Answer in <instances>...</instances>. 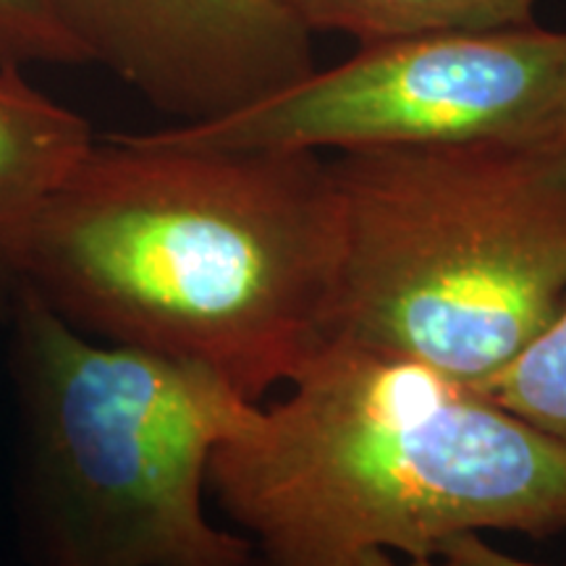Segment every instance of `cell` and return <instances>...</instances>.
Segmentation results:
<instances>
[{
  "instance_id": "obj_6",
  "label": "cell",
  "mask_w": 566,
  "mask_h": 566,
  "mask_svg": "<svg viewBox=\"0 0 566 566\" xmlns=\"http://www.w3.org/2000/svg\"><path fill=\"white\" fill-rule=\"evenodd\" d=\"M82 63L153 108L205 124L310 76L313 34L279 0H48Z\"/></svg>"
},
{
  "instance_id": "obj_1",
  "label": "cell",
  "mask_w": 566,
  "mask_h": 566,
  "mask_svg": "<svg viewBox=\"0 0 566 566\" xmlns=\"http://www.w3.org/2000/svg\"><path fill=\"white\" fill-rule=\"evenodd\" d=\"M338 260L321 153L113 134L42 205L21 289L82 334L200 365L258 405L331 344Z\"/></svg>"
},
{
  "instance_id": "obj_9",
  "label": "cell",
  "mask_w": 566,
  "mask_h": 566,
  "mask_svg": "<svg viewBox=\"0 0 566 566\" xmlns=\"http://www.w3.org/2000/svg\"><path fill=\"white\" fill-rule=\"evenodd\" d=\"M483 391L566 449V302L556 321Z\"/></svg>"
},
{
  "instance_id": "obj_11",
  "label": "cell",
  "mask_w": 566,
  "mask_h": 566,
  "mask_svg": "<svg viewBox=\"0 0 566 566\" xmlns=\"http://www.w3.org/2000/svg\"><path fill=\"white\" fill-rule=\"evenodd\" d=\"M438 556H443L446 562L457 566H546V564L522 562V558L506 556L504 551L488 546L483 535H475V533L451 537Z\"/></svg>"
},
{
  "instance_id": "obj_10",
  "label": "cell",
  "mask_w": 566,
  "mask_h": 566,
  "mask_svg": "<svg viewBox=\"0 0 566 566\" xmlns=\"http://www.w3.org/2000/svg\"><path fill=\"white\" fill-rule=\"evenodd\" d=\"M82 63L48 0H0V66Z\"/></svg>"
},
{
  "instance_id": "obj_4",
  "label": "cell",
  "mask_w": 566,
  "mask_h": 566,
  "mask_svg": "<svg viewBox=\"0 0 566 566\" xmlns=\"http://www.w3.org/2000/svg\"><path fill=\"white\" fill-rule=\"evenodd\" d=\"M9 325L34 566H263L202 504L212 449L254 401L200 365L92 342L27 289Z\"/></svg>"
},
{
  "instance_id": "obj_5",
  "label": "cell",
  "mask_w": 566,
  "mask_h": 566,
  "mask_svg": "<svg viewBox=\"0 0 566 566\" xmlns=\"http://www.w3.org/2000/svg\"><path fill=\"white\" fill-rule=\"evenodd\" d=\"M155 134L250 150L491 142L566 153V32L525 24L375 42L250 108Z\"/></svg>"
},
{
  "instance_id": "obj_7",
  "label": "cell",
  "mask_w": 566,
  "mask_h": 566,
  "mask_svg": "<svg viewBox=\"0 0 566 566\" xmlns=\"http://www.w3.org/2000/svg\"><path fill=\"white\" fill-rule=\"evenodd\" d=\"M92 145L80 113L34 90L19 66H0V323L19 302L21 252L34 218Z\"/></svg>"
},
{
  "instance_id": "obj_3",
  "label": "cell",
  "mask_w": 566,
  "mask_h": 566,
  "mask_svg": "<svg viewBox=\"0 0 566 566\" xmlns=\"http://www.w3.org/2000/svg\"><path fill=\"white\" fill-rule=\"evenodd\" d=\"M331 342L483 388L566 302V153L491 145L344 150Z\"/></svg>"
},
{
  "instance_id": "obj_8",
  "label": "cell",
  "mask_w": 566,
  "mask_h": 566,
  "mask_svg": "<svg viewBox=\"0 0 566 566\" xmlns=\"http://www.w3.org/2000/svg\"><path fill=\"white\" fill-rule=\"evenodd\" d=\"M313 32H344L359 45L441 32L533 24L537 0H279Z\"/></svg>"
},
{
  "instance_id": "obj_12",
  "label": "cell",
  "mask_w": 566,
  "mask_h": 566,
  "mask_svg": "<svg viewBox=\"0 0 566 566\" xmlns=\"http://www.w3.org/2000/svg\"><path fill=\"white\" fill-rule=\"evenodd\" d=\"M354 566H457V564L446 562V558L443 564H438L436 558H409L407 564H396L386 551H367L365 556H359V562Z\"/></svg>"
},
{
  "instance_id": "obj_2",
  "label": "cell",
  "mask_w": 566,
  "mask_h": 566,
  "mask_svg": "<svg viewBox=\"0 0 566 566\" xmlns=\"http://www.w3.org/2000/svg\"><path fill=\"white\" fill-rule=\"evenodd\" d=\"M212 449L208 488L263 566L436 558L451 537L566 530V449L436 367L331 342Z\"/></svg>"
}]
</instances>
